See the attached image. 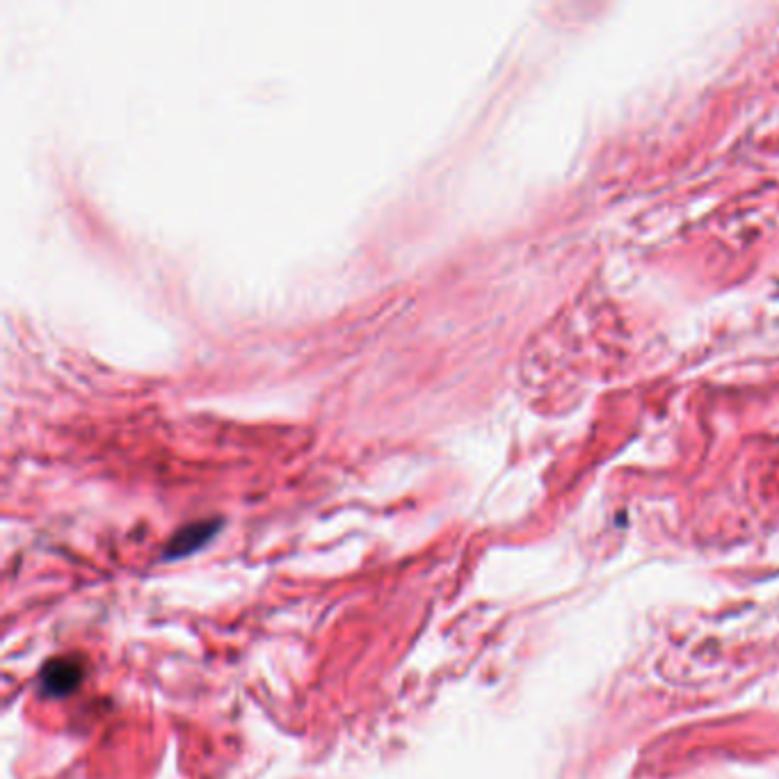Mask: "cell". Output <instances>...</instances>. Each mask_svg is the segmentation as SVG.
Wrapping results in <instances>:
<instances>
[{
    "label": "cell",
    "mask_w": 779,
    "mask_h": 779,
    "mask_svg": "<svg viewBox=\"0 0 779 779\" xmlns=\"http://www.w3.org/2000/svg\"><path fill=\"white\" fill-rule=\"evenodd\" d=\"M215 530H218V521H197V524L181 528L179 533L172 537L170 549H167V558H181V556H188L192 551H197L199 546L211 540Z\"/></svg>",
    "instance_id": "2"
},
{
    "label": "cell",
    "mask_w": 779,
    "mask_h": 779,
    "mask_svg": "<svg viewBox=\"0 0 779 779\" xmlns=\"http://www.w3.org/2000/svg\"><path fill=\"white\" fill-rule=\"evenodd\" d=\"M83 661L76 656H62L48 661L42 672V686L48 695L62 697L74 690L83 681Z\"/></svg>",
    "instance_id": "1"
}]
</instances>
